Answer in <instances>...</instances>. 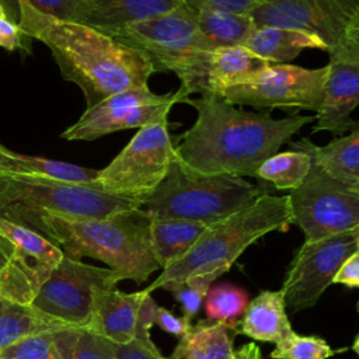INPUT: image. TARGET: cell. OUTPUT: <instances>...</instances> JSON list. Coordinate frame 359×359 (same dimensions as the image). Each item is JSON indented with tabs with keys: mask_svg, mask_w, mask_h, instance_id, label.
<instances>
[{
	"mask_svg": "<svg viewBox=\"0 0 359 359\" xmlns=\"http://www.w3.org/2000/svg\"><path fill=\"white\" fill-rule=\"evenodd\" d=\"M184 102L195 108L196 119L174 150L187 164L209 174L255 177L264 160L314 122L311 115L278 119L266 112H250L212 91Z\"/></svg>",
	"mask_w": 359,
	"mask_h": 359,
	"instance_id": "cell-1",
	"label": "cell"
},
{
	"mask_svg": "<svg viewBox=\"0 0 359 359\" xmlns=\"http://www.w3.org/2000/svg\"><path fill=\"white\" fill-rule=\"evenodd\" d=\"M15 4L21 29L49 48L63 79L81 88L87 108L114 93L147 86L156 73L144 55L95 27L43 14L27 0Z\"/></svg>",
	"mask_w": 359,
	"mask_h": 359,
	"instance_id": "cell-2",
	"label": "cell"
},
{
	"mask_svg": "<svg viewBox=\"0 0 359 359\" xmlns=\"http://www.w3.org/2000/svg\"><path fill=\"white\" fill-rule=\"evenodd\" d=\"M38 233L69 258L105 262L119 280L142 283L160 268L151 248L150 216L142 208L87 219L48 213L39 219Z\"/></svg>",
	"mask_w": 359,
	"mask_h": 359,
	"instance_id": "cell-3",
	"label": "cell"
},
{
	"mask_svg": "<svg viewBox=\"0 0 359 359\" xmlns=\"http://www.w3.org/2000/svg\"><path fill=\"white\" fill-rule=\"evenodd\" d=\"M290 224L287 195L262 194L248 206L209 224L189 251L164 268L143 290L149 294L158 287L170 290L187 279H202L212 285L252 243Z\"/></svg>",
	"mask_w": 359,
	"mask_h": 359,
	"instance_id": "cell-4",
	"label": "cell"
},
{
	"mask_svg": "<svg viewBox=\"0 0 359 359\" xmlns=\"http://www.w3.org/2000/svg\"><path fill=\"white\" fill-rule=\"evenodd\" d=\"M105 34L144 55L156 72H172L181 81L175 91L180 102L191 94L208 91L210 52L199 36L194 8L182 4Z\"/></svg>",
	"mask_w": 359,
	"mask_h": 359,
	"instance_id": "cell-5",
	"label": "cell"
},
{
	"mask_svg": "<svg viewBox=\"0 0 359 359\" xmlns=\"http://www.w3.org/2000/svg\"><path fill=\"white\" fill-rule=\"evenodd\" d=\"M262 194L243 177L199 171L174 153L164 178L140 208L150 217L209 226L248 206Z\"/></svg>",
	"mask_w": 359,
	"mask_h": 359,
	"instance_id": "cell-6",
	"label": "cell"
},
{
	"mask_svg": "<svg viewBox=\"0 0 359 359\" xmlns=\"http://www.w3.org/2000/svg\"><path fill=\"white\" fill-rule=\"evenodd\" d=\"M140 203L84 184L0 172V217L38 231L43 215L107 217Z\"/></svg>",
	"mask_w": 359,
	"mask_h": 359,
	"instance_id": "cell-7",
	"label": "cell"
},
{
	"mask_svg": "<svg viewBox=\"0 0 359 359\" xmlns=\"http://www.w3.org/2000/svg\"><path fill=\"white\" fill-rule=\"evenodd\" d=\"M174 153L168 119L144 125L107 167L98 170L95 188L142 206L164 178Z\"/></svg>",
	"mask_w": 359,
	"mask_h": 359,
	"instance_id": "cell-8",
	"label": "cell"
},
{
	"mask_svg": "<svg viewBox=\"0 0 359 359\" xmlns=\"http://www.w3.org/2000/svg\"><path fill=\"white\" fill-rule=\"evenodd\" d=\"M327 77V65L306 69L290 63L269 65L248 80L220 93L227 102L258 109H282L289 115L320 109Z\"/></svg>",
	"mask_w": 359,
	"mask_h": 359,
	"instance_id": "cell-9",
	"label": "cell"
},
{
	"mask_svg": "<svg viewBox=\"0 0 359 359\" xmlns=\"http://www.w3.org/2000/svg\"><path fill=\"white\" fill-rule=\"evenodd\" d=\"M292 223L314 241L359 227V189L325 175L311 160L303 182L289 195Z\"/></svg>",
	"mask_w": 359,
	"mask_h": 359,
	"instance_id": "cell-10",
	"label": "cell"
},
{
	"mask_svg": "<svg viewBox=\"0 0 359 359\" xmlns=\"http://www.w3.org/2000/svg\"><path fill=\"white\" fill-rule=\"evenodd\" d=\"M118 282L119 279L109 268L84 264L63 254L29 304L69 325L87 327L91 320L94 290Z\"/></svg>",
	"mask_w": 359,
	"mask_h": 359,
	"instance_id": "cell-11",
	"label": "cell"
},
{
	"mask_svg": "<svg viewBox=\"0 0 359 359\" xmlns=\"http://www.w3.org/2000/svg\"><path fill=\"white\" fill-rule=\"evenodd\" d=\"M180 102L175 93L156 94L149 86L114 93L62 132L66 140H95L101 136L168 119L171 107Z\"/></svg>",
	"mask_w": 359,
	"mask_h": 359,
	"instance_id": "cell-12",
	"label": "cell"
},
{
	"mask_svg": "<svg viewBox=\"0 0 359 359\" xmlns=\"http://www.w3.org/2000/svg\"><path fill=\"white\" fill-rule=\"evenodd\" d=\"M355 252H359V227L304 241L280 289L286 309L297 313L313 307L332 283L339 265Z\"/></svg>",
	"mask_w": 359,
	"mask_h": 359,
	"instance_id": "cell-13",
	"label": "cell"
},
{
	"mask_svg": "<svg viewBox=\"0 0 359 359\" xmlns=\"http://www.w3.org/2000/svg\"><path fill=\"white\" fill-rule=\"evenodd\" d=\"M247 15L255 27H285L313 34L330 52L359 25V0H257Z\"/></svg>",
	"mask_w": 359,
	"mask_h": 359,
	"instance_id": "cell-14",
	"label": "cell"
},
{
	"mask_svg": "<svg viewBox=\"0 0 359 359\" xmlns=\"http://www.w3.org/2000/svg\"><path fill=\"white\" fill-rule=\"evenodd\" d=\"M0 237L10 244L8 259L0 271V299L29 304L63 251L41 233L1 217Z\"/></svg>",
	"mask_w": 359,
	"mask_h": 359,
	"instance_id": "cell-15",
	"label": "cell"
},
{
	"mask_svg": "<svg viewBox=\"0 0 359 359\" xmlns=\"http://www.w3.org/2000/svg\"><path fill=\"white\" fill-rule=\"evenodd\" d=\"M327 77L313 133L341 135L358 128L351 114L359 102V25L353 27L338 46L327 52Z\"/></svg>",
	"mask_w": 359,
	"mask_h": 359,
	"instance_id": "cell-16",
	"label": "cell"
},
{
	"mask_svg": "<svg viewBox=\"0 0 359 359\" xmlns=\"http://www.w3.org/2000/svg\"><path fill=\"white\" fill-rule=\"evenodd\" d=\"M146 292H121L116 285L97 287L93 294L90 331L114 344H128L135 339L139 311Z\"/></svg>",
	"mask_w": 359,
	"mask_h": 359,
	"instance_id": "cell-17",
	"label": "cell"
},
{
	"mask_svg": "<svg viewBox=\"0 0 359 359\" xmlns=\"http://www.w3.org/2000/svg\"><path fill=\"white\" fill-rule=\"evenodd\" d=\"M292 150H300L330 178L359 189V128L348 135L335 137L325 146H316L307 137L287 142Z\"/></svg>",
	"mask_w": 359,
	"mask_h": 359,
	"instance_id": "cell-18",
	"label": "cell"
},
{
	"mask_svg": "<svg viewBox=\"0 0 359 359\" xmlns=\"http://www.w3.org/2000/svg\"><path fill=\"white\" fill-rule=\"evenodd\" d=\"M234 332L262 342L279 344L294 331L286 314L280 290H264L248 302Z\"/></svg>",
	"mask_w": 359,
	"mask_h": 359,
	"instance_id": "cell-19",
	"label": "cell"
},
{
	"mask_svg": "<svg viewBox=\"0 0 359 359\" xmlns=\"http://www.w3.org/2000/svg\"><path fill=\"white\" fill-rule=\"evenodd\" d=\"M83 24L102 32L119 29L130 22L147 20L182 6V0H84Z\"/></svg>",
	"mask_w": 359,
	"mask_h": 359,
	"instance_id": "cell-20",
	"label": "cell"
},
{
	"mask_svg": "<svg viewBox=\"0 0 359 359\" xmlns=\"http://www.w3.org/2000/svg\"><path fill=\"white\" fill-rule=\"evenodd\" d=\"M243 46L271 65L289 63L303 49L327 52V45L316 35L285 27H254Z\"/></svg>",
	"mask_w": 359,
	"mask_h": 359,
	"instance_id": "cell-21",
	"label": "cell"
},
{
	"mask_svg": "<svg viewBox=\"0 0 359 359\" xmlns=\"http://www.w3.org/2000/svg\"><path fill=\"white\" fill-rule=\"evenodd\" d=\"M0 172L8 175L42 177L56 181L84 184L95 188L98 170L45 157L20 154L0 143Z\"/></svg>",
	"mask_w": 359,
	"mask_h": 359,
	"instance_id": "cell-22",
	"label": "cell"
},
{
	"mask_svg": "<svg viewBox=\"0 0 359 359\" xmlns=\"http://www.w3.org/2000/svg\"><path fill=\"white\" fill-rule=\"evenodd\" d=\"M269 65L243 45L216 48L209 55L208 91L217 94L237 86Z\"/></svg>",
	"mask_w": 359,
	"mask_h": 359,
	"instance_id": "cell-23",
	"label": "cell"
},
{
	"mask_svg": "<svg viewBox=\"0 0 359 359\" xmlns=\"http://www.w3.org/2000/svg\"><path fill=\"white\" fill-rule=\"evenodd\" d=\"M206 227L191 220L150 217L151 248L158 266L164 269L184 257Z\"/></svg>",
	"mask_w": 359,
	"mask_h": 359,
	"instance_id": "cell-24",
	"label": "cell"
},
{
	"mask_svg": "<svg viewBox=\"0 0 359 359\" xmlns=\"http://www.w3.org/2000/svg\"><path fill=\"white\" fill-rule=\"evenodd\" d=\"M69 327L73 325L49 317L31 304L0 299V349L27 337L50 334Z\"/></svg>",
	"mask_w": 359,
	"mask_h": 359,
	"instance_id": "cell-25",
	"label": "cell"
},
{
	"mask_svg": "<svg viewBox=\"0 0 359 359\" xmlns=\"http://www.w3.org/2000/svg\"><path fill=\"white\" fill-rule=\"evenodd\" d=\"M233 352L227 328L222 323L205 320L180 338L170 359H231Z\"/></svg>",
	"mask_w": 359,
	"mask_h": 359,
	"instance_id": "cell-26",
	"label": "cell"
},
{
	"mask_svg": "<svg viewBox=\"0 0 359 359\" xmlns=\"http://www.w3.org/2000/svg\"><path fill=\"white\" fill-rule=\"evenodd\" d=\"M196 27L206 50L243 45L255 27L247 14L220 10H195Z\"/></svg>",
	"mask_w": 359,
	"mask_h": 359,
	"instance_id": "cell-27",
	"label": "cell"
},
{
	"mask_svg": "<svg viewBox=\"0 0 359 359\" xmlns=\"http://www.w3.org/2000/svg\"><path fill=\"white\" fill-rule=\"evenodd\" d=\"M60 359H114V342L86 327L52 332Z\"/></svg>",
	"mask_w": 359,
	"mask_h": 359,
	"instance_id": "cell-28",
	"label": "cell"
},
{
	"mask_svg": "<svg viewBox=\"0 0 359 359\" xmlns=\"http://www.w3.org/2000/svg\"><path fill=\"white\" fill-rule=\"evenodd\" d=\"M310 170V156L300 150L276 151L264 160L255 171V177L272 182L276 189L297 188Z\"/></svg>",
	"mask_w": 359,
	"mask_h": 359,
	"instance_id": "cell-29",
	"label": "cell"
},
{
	"mask_svg": "<svg viewBox=\"0 0 359 359\" xmlns=\"http://www.w3.org/2000/svg\"><path fill=\"white\" fill-rule=\"evenodd\" d=\"M248 302L244 289L230 283L215 285L205 296V313L208 320L222 323L227 330L234 331Z\"/></svg>",
	"mask_w": 359,
	"mask_h": 359,
	"instance_id": "cell-30",
	"label": "cell"
},
{
	"mask_svg": "<svg viewBox=\"0 0 359 359\" xmlns=\"http://www.w3.org/2000/svg\"><path fill=\"white\" fill-rule=\"evenodd\" d=\"M338 352L323 338L293 332L289 338L275 345L271 359H328Z\"/></svg>",
	"mask_w": 359,
	"mask_h": 359,
	"instance_id": "cell-31",
	"label": "cell"
},
{
	"mask_svg": "<svg viewBox=\"0 0 359 359\" xmlns=\"http://www.w3.org/2000/svg\"><path fill=\"white\" fill-rule=\"evenodd\" d=\"M38 11L60 18L81 22L86 11L84 0H27ZM6 17L11 21H18V8L15 0H0Z\"/></svg>",
	"mask_w": 359,
	"mask_h": 359,
	"instance_id": "cell-32",
	"label": "cell"
},
{
	"mask_svg": "<svg viewBox=\"0 0 359 359\" xmlns=\"http://www.w3.org/2000/svg\"><path fill=\"white\" fill-rule=\"evenodd\" d=\"M0 359H60L52 332L22 338L3 349Z\"/></svg>",
	"mask_w": 359,
	"mask_h": 359,
	"instance_id": "cell-33",
	"label": "cell"
},
{
	"mask_svg": "<svg viewBox=\"0 0 359 359\" xmlns=\"http://www.w3.org/2000/svg\"><path fill=\"white\" fill-rule=\"evenodd\" d=\"M210 286V283L202 279H187L185 282L170 289L175 300L181 303L184 317L188 321H191L198 314Z\"/></svg>",
	"mask_w": 359,
	"mask_h": 359,
	"instance_id": "cell-34",
	"label": "cell"
},
{
	"mask_svg": "<svg viewBox=\"0 0 359 359\" xmlns=\"http://www.w3.org/2000/svg\"><path fill=\"white\" fill-rule=\"evenodd\" d=\"M0 46L7 50H22L31 53L32 38L28 36L18 22L0 17Z\"/></svg>",
	"mask_w": 359,
	"mask_h": 359,
	"instance_id": "cell-35",
	"label": "cell"
},
{
	"mask_svg": "<svg viewBox=\"0 0 359 359\" xmlns=\"http://www.w3.org/2000/svg\"><path fill=\"white\" fill-rule=\"evenodd\" d=\"M257 0H182L194 10H220L234 14H248Z\"/></svg>",
	"mask_w": 359,
	"mask_h": 359,
	"instance_id": "cell-36",
	"label": "cell"
},
{
	"mask_svg": "<svg viewBox=\"0 0 359 359\" xmlns=\"http://www.w3.org/2000/svg\"><path fill=\"white\" fill-rule=\"evenodd\" d=\"M114 359H168L156 348H149L133 339L128 344H114Z\"/></svg>",
	"mask_w": 359,
	"mask_h": 359,
	"instance_id": "cell-37",
	"label": "cell"
},
{
	"mask_svg": "<svg viewBox=\"0 0 359 359\" xmlns=\"http://www.w3.org/2000/svg\"><path fill=\"white\" fill-rule=\"evenodd\" d=\"M154 324H157L165 332H168L174 337H178V338L185 335L192 327L191 321H188L184 316L177 317L170 310H167L164 307H160V306L156 307Z\"/></svg>",
	"mask_w": 359,
	"mask_h": 359,
	"instance_id": "cell-38",
	"label": "cell"
},
{
	"mask_svg": "<svg viewBox=\"0 0 359 359\" xmlns=\"http://www.w3.org/2000/svg\"><path fill=\"white\" fill-rule=\"evenodd\" d=\"M332 283L345 285L348 287L359 286V252L352 254L339 265L332 278Z\"/></svg>",
	"mask_w": 359,
	"mask_h": 359,
	"instance_id": "cell-39",
	"label": "cell"
},
{
	"mask_svg": "<svg viewBox=\"0 0 359 359\" xmlns=\"http://www.w3.org/2000/svg\"><path fill=\"white\" fill-rule=\"evenodd\" d=\"M231 359H262L261 349L258 348L257 344L248 342V344L243 345L240 349L234 351Z\"/></svg>",
	"mask_w": 359,
	"mask_h": 359,
	"instance_id": "cell-40",
	"label": "cell"
},
{
	"mask_svg": "<svg viewBox=\"0 0 359 359\" xmlns=\"http://www.w3.org/2000/svg\"><path fill=\"white\" fill-rule=\"evenodd\" d=\"M10 255V244L0 237V265L4 266Z\"/></svg>",
	"mask_w": 359,
	"mask_h": 359,
	"instance_id": "cell-41",
	"label": "cell"
},
{
	"mask_svg": "<svg viewBox=\"0 0 359 359\" xmlns=\"http://www.w3.org/2000/svg\"><path fill=\"white\" fill-rule=\"evenodd\" d=\"M0 17H6V13H4V8H3L1 3H0Z\"/></svg>",
	"mask_w": 359,
	"mask_h": 359,
	"instance_id": "cell-42",
	"label": "cell"
},
{
	"mask_svg": "<svg viewBox=\"0 0 359 359\" xmlns=\"http://www.w3.org/2000/svg\"><path fill=\"white\" fill-rule=\"evenodd\" d=\"M1 269H3V266H1V265H0V271H1Z\"/></svg>",
	"mask_w": 359,
	"mask_h": 359,
	"instance_id": "cell-43",
	"label": "cell"
}]
</instances>
